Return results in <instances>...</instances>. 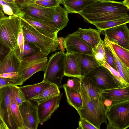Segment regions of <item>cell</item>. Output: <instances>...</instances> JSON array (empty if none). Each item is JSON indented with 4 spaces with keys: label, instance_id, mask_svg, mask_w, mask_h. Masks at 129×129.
<instances>
[{
    "label": "cell",
    "instance_id": "6da1fadb",
    "mask_svg": "<svg viewBox=\"0 0 129 129\" xmlns=\"http://www.w3.org/2000/svg\"><path fill=\"white\" fill-rule=\"evenodd\" d=\"M129 9L122 2L107 0L94 2L78 13L84 20L92 24L122 18H129Z\"/></svg>",
    "mask_w": 129,
    "mask_h": 129
},
{
    "label": "cell",
    "instance_id": "7a4b0ae2",
    "mask_svg": "<svg viewBox=\"0 0 129 129\" xmlns=\"http://www.w3.org/2000/svg\"><path fill=\"white\" fill-rule=\"evenodd\" d=\"M21 24L25 41L37 47L45 56L57 49L58 32L50 33L41 30L22 18Z\"/></svg>",
    "mask_w": 129,
    "mask_h": 129
},
{
    "label": "cell",
    "instance_id": "3957f363",
    "mask_svg": "<svg viewBox=\"0 0 129 129\" xmlns=\"http://www.w3.org/2000/svg\"><path fill=\"white\" fill-rule=\"evenodd\" d=\"M21 17L13 15L0 19V43L10 50H17V39L21 28Z\"/></svg>",
    "mask_w": 129,
    "mask_h": 129
},
{
    "label": "cell",
    "instance_id": "277c9868",
    "mask_svg": "<svg viewBox=\"0 0 129 129\" xmlns=\"http://www.w3.org/2000/svg\"><path fill=\"white\" fill-rule=\"evenodd\" d=\"M107 129H126L129 127V100L112 104L106 109Z\"/></svg>",
    "mask_w": 129,
    "mask_h": 129
},
{
    "label": "cell",
    "instance_id": "5b68a950",
    "mask_svg": "<svg viewBox=\"0 0 129 129\" xmlns=\"http://www.w3.org/2000/svg\"><path fill=\"white\" fill-rule=\"evenodd\" d=\"M65 53L60 50L52 54L44 71L43 80L56 85L59 89L63 87L61 80L64 76Z\"/></svg>",
    "mask_w": 129,
    "mask_h": 129
},
{
    "label": "cell",
    "instance_id": "8992f818",
    "mask_svg": "<svg viewBox=\"0 0 129 129\" xmlns=\"http://www.w3.org/2000/svg\"><path fill=\"white\" fill-rule=\"evenodd\" d=\"M80 93L83 104L81 107L77 111L80 118L89 122L98 129L100 128L101 124H108L107 118L104 117L96 109L87 92L81 85Z\"/></svg>",
    "mask_w": 129,
    "mask_h": 129
},
{
    "label": "cell",
    "instance_id": "52a82bcc",
    "mask_svg": "<svg viewBox=\"0 0 129 129\" xmlns=\"http://www.w3.org/2000/svg\"><path fill=\"white\" fill-rule=\"evenodd\" d=\"M84 76L89 78L102 91L121 88L115 77L108 69L104 66L99 65Z\"/></svg>",
    "mask_w": 129,
    "mask_h": 129
},
{
    "label": "cell",
    "instance_id": "ba28073f",
    "mask_svg": "<svg viewBox=\"0 0 129 129\" xmlns=\"http://www.w3.org/2000/svg\"><path fill=\"white\" fill-rule=\"evenodd\" d=\"M13 87L7 86L0 89V116L9 129H17L11 110L10 101Z\"/></svg>",
    "mask_w": 129,
    "mask_h": 129
},
{
    "label": "cell",
    "instance_id": "9c48e42d",
    "mask_svg": "<svg viewBox=\"0 0 129 129\" xmlns=\"http://www.w3.org/2000/svg\"><path fill=\"white\" fill-rule=\"evenodd\" d=\"M81 85L85 89L95 108L107 118L106 109L102 96L103 91L100 89L88 77L85 76L80 78Z\"/></svg>",
    "mask_w": 129,
    "mask_h": 129
},
{
    "label": "cell",
    "instance_id": "30bf717a",
    "mask_svg": "<svg viewBox=\"0 0 129 129\" xmlns=\"http://www.w3.org/2000/svg\"><path fill=\"white\" fill-rule=\"evenodd\" d=\"M19 108L25 129H37L40 123L37 106L26 100Z\"/></svg>",
    "mask_w": 129,
    "mask_h": 129
},
{
    "label": "cell",
    "instance_id": "8fae6325",
    "mask_svg": "<svg viewBox=\"0 0 129 129\" xmlns=\"http://www.w3.org/2000/svg\"><path fill=\"white\" fill-rule=\"evenodd\" d=\"M19 8L20 10L24 15L54 24L52 21V19L55 7L47 8L33 3L24 5L20 6Z\"/></svg>",
    "mask_w": 129,
    "mask_h": 129
},
{
    "label": "cell",
    "instance_id": "7c38bea8",
    "mask_svg": "<svg viewBox=\"0 0 129 129\" xmlns=\"http://www.w3.org/2000/svg\"><path fill=\"white\" fill-rule=\"evenodd\" d=\"M102 31L110 42L129 50V30L126 24Z\"/></svg>",
    "mask_w": 129,
    "mask_h": 129
},
{
    "label": "cell",
    "instance_id": "4fadbf2b",
    "mask_svg": "<svg viewBox=\"0 0 129 129\" xmlns=\"http://www.w3.org/2000/svg\"><path fill=\"white\" fill-rule=\"evenodd\" d=\"M63 45L68 53H78L92 55L91 49L81 39L77 31L68 34L65 37Z\"/></svg>",
    "mask_w": 129,
    "mask_h": 129
},
{
    "label": "cell",
    "instance_id": "5bb4252c",
    "mask_svg": "<svg viewBox=\"0 0 129 129\" xmlns=\"http://www.w3.org/2000/svg\"><path fill=\"white\" fill-rule=\"evenodd\" d=\"M102 96L106 109L112 104L129 100V86L103 90Z\"/></svg>",
    "mask_w": 129,
    "mask_h": 129
},
{
    "label": "cell",
    "instance_id": "9a60e30c",
    "mask_svg": "<svg viewBox=\"0 0 129 129\" xmlns=\"http://www.w3.org/2000/svg\"><path fill=\"white\" fill-rule=\"evenodd\" d=\"M63 93L37 105L40 123H44L50 119L53 113L59 106Z\"/></svg>",
    "mask_w": 129,
    "mask_h": 129
},
{
    "label": "cell",
    "instance_id": "2e32d148",
    "mask_svg": "<svg viewBox=\"0 0 129 129\" xmlns=\"http://www.w3.org/2000/svg\"><path fill=\"white\" fill-rule=\"evenodd\" d=\"M21 61L16 51L10 50L0 63V74L15 72L21 74Z\"/></svg>",
    "mask_w": 129,
    "mask_h": 129
},
{
    "label": "cell",
    "instance_id": "e0dca14e",
    "mask_svg": "<svg viewBox=\"0 0 129 129\" xmlns=\"http://www.w3.org/2000/svg\"><path fill=\"white\" fill-rule=\"evenodd\" d=\"M73 54L82 76L100 65L92 55L78 53Z\"/></svg>",
    "mask_w": 129,
    "mask_h": 129
},
{
    "label": "cell",
    "instance_id": "ac0fdd59",
    "mask_svg": "<svg viewBox=\"0 0 129 129\" xmlns=\"http://www.w3.org/2000/svg\"><path fill=\"white\" fill-rule=\"evenodd\" d=\"M81 39L91 49L95 47L102 40L101 32L90 27L85 29L79 28L77 31Z\"/></svg>",
    "mask_w": 129,
    "mask_h": 129
},
{
    "label": "cell",
    "instance_id": "d6986e66",
    "mask_svg": "<svg viewBox=\"0 0 129 129\" xmlns=\"http://www.w3.org/2000/svg\"><path fill=\"white\" fill-rule=\"evenodd\" d=\"M21 18L36 28L50 33L58 32L59 30L53 24L23 14Z\"/></svg>",
    "mask_w": 129,
    "mask_h": 129
},
{
    "label": "cell",
    "instance_id": "ffe728a7",
    "mask_svg": "<svg viewBox=\"0 0 129 129\" xmlns=\"http://www.w3.org/2000/svg\"><path fill=\"white\" fill-rule=\"evenodd\" d=\"M64 76L80 78L82 77L75 57L73 53H65Z\"/></svg>",
    "mask_w": 129,
    "mask_h": 129
},
{
    "label": "cell",
    "instance_id": "44dd1931",
    "mask_svg": "<svg viewBox=\"0 0 129 129\" xmlns=\"http://www.w3.org/2000/svg\"><path fill=\"white\" fill-rule=\"evenodd\" d=\"M60 93L57 86L55 84H51L30 100L36 102L39 104L52 99L58 95Z\"/></svg>",
    "mask_w": 129,
    "mask_h": 129
},
{
    "label": "cell",
    "instance_id": "7402d4cb",
    "mask_svg": "<svg viewBox=\"0 0 129 129\" xmlns=\"http://www.w3.org/2000/svg\"><path fill=\"white\" fill-rule=\"evenodd\" d=\"M68 13L67 10L59 5L55 7L52 21L59 31L66 27L69 22Z\"/></svg>",
    "mask_w": 129,
    "mask_h": 129
},
{
    "label": "cell",
    "instance_id": "603a6c76",
    "mask_svg": "<svg viewBox=\"0 0 129 129\" xmlns=\"http://www.w3.org/2000/svg\"><path fill=\"white\" fill-rule=\"evenodd\" d=\"M94 3L87 0H63L62 4L69 13L78 14Z\"/></svg>",
    "mask_w": 129,
    "mask_h": 129
},
{
    "label": "cell",
    "instance_id": "cb8c5ba5",
    "mask_svg": "<svg viewBox=\"0 0 129 129\" xmlns=\"http://www.w3.org/2000/svg\"><path fill=\"white\" fill-rule=\"evenodd\" d=\"M50 83L43 80L38 83L19 87L24 93L26 100L30 99L39 94L45 88L49 85Z\"/></svg>",
    "mask_w": 129,
    "mask_h": 129
},
{
    "label": "cell",
    "instance_id": "d4e9b609",
    "mask_svg": "<svg viewBox=\"0 0 129 129\" xmlns=\"http://www.w3.org/2000/svg\"><path fill=\"white\" fill-rule=\"evenodd\" d=\"M16 86H13V87L10 101L11 110L17 129H25L19 106L17 104L15 99Z\"/></svg>",
    "mask_w": 129,
    "mask_h": 129
},
{
    "label": "cell",
    "instance_id": "484cf974",
    "mask_svg": "<svg viewBox=\"0 0 129 129\" xmlns=\"http://www.w3.org/2000/svg\"><path fill=\"white\" fill-rule=\"evenodd\" d=\"M105 35L104 42L108 46L112 53L116 62L117 71L123 79L127 83H129V68L123 64L118 58L113 50L107 37L106 35Z\"/></svg>",
    "mask_w": 129,
    "mask_h": 129
},
{
    "label": "cell",
    "instance_id": "4316f807",
    "mask_svg": "<svg viewBox=\"0 0 129 129\" xmlns=\"http://www.w3.org/2000/svg\"><path fill=\"white\" fill-rule=\"evenodd\" d=\"M62 86L64 90L67 100L68 103L77 111L81 107L83 104L80 91L70 90L64 84Z\"/></svg>",
    "mask_w": 129,
    "mask_h": 129
},
{
    "label": "cell",
    "instance_id": "83f0119b",
    "mask_svg": "<svg viewBox=\"0 0 129 129\" xmlns=\"http://www.w3.org/2000/svg\"><path fill=\"white\" fill-rule=\"evenodd\" d=\"M48 61V60L39 62L21 70L23 82L36 72L41 71H44Z\"/></svg>",
    "mask_w": 129,
    "mask_h": 129
},
{
    "label": "cell",
    "instance_id": "f1b7e54d",
    "mask_svg": "<svg viewBox=\"0 0 129 129\" xmlns=\"http://www.w3.org/2000/svg\"><path fill=\"white\" fill-rule=\"evenodd\" d=\"M0 6L5 14L8 16L15 15L21 17L23 15L15 2L11 3L0 0Z\"/></svg>",
    "mask_w": 129,
    "mask_h": 129
},
{
    "label": "cell",
    "instance_id": "f546056e",
    "mask_svg": "<svg viewBox=\"0 0 129 129\" xmlns=\"http://www.w3.org/2000/svg\"><path fill=\"white\" fill-rule=\"evenodd\" d=\"M48 60L40 51L31 56L25 58L21 60V70L30 67L39 62Z\"/></svg>",
    "mask_w": 129,
    "mask_h": 129
},
{
    "label": "cell",
    "instance_id": "4dcf8cb0",
    "mask_svg": "<svg viewBox=\"0 0 129 129\" xmlns=\"http://www.w3.org/2000/svg\"><path fill=\"white\" fill-rule=\"evenodd\" d=\"M110 42L118 58L123 64L129 68V50L110 41Z\"/></svg>",
    "mask_w": 129,
    "mask_h": 129
},
{
    "label": "cell",
    "instance_id": "1f68e13d",
    "mask_svg": "<svg viewBox=\"0 0 129 129\" xmlns=\"http://www.w3.org/2000/svg\"><path fill=\"white\" fill-rule=\"evenodd\" d=\"M129 22V18H122L105 22H95L92 24L94 25L101 32L106 29Z\"/></svg>",
    "mask_w": 129,
    "mask_h": 129
},
{
    "label": "cell",
    "instance_id": "d6a6232c",
    "mask_svg": "<svg viewBox=\"0 0 129 129\" xmlns=\"http://www.w3.org/2000/svg\"><path fill=\"white\" fill-rule=\"evenodd\" d=\"M104 42L102 40L94 48L91 49L92 56L100 65L104 66L105 62Z\"/></svg>",
    "mask_w": 129,
    "mask_h": 129
},
{
    "label": "cell",
    "instance_id": "836d02e7",
    "mask_svg": "<svg viewBox=\"0 0 129 129\" xmlns=\"http://www.w3.org/2000/svg\"><path fill=\"white\" fill-rule=\"evenodd\" d=\"M40 51L38 48L33 44L25 41L23 52L20 53L16 52L19 58L21 60L25 58L37 53Z\"/></svg>",
    "mask_w": 129,
    "mask_h": 129
},
{
    "label": "cell",
    "instance_id": "e575fe53",
    "mask_svg": "<svg viewBox=\"0 0 129 129\" xmlns=\"http://www.w3.org/2000/svg\"><path fill=\"white\" fill-rule=\"evenodd\" d=\"M23 83L21 76L12 78H0V84L3 86L9 85H21Z\"/></svg>",
    "mask_w": 129,
    "mask_h": 129
},
{
    "label": "cell",
    "instance_id": "d590c367",
    "mask_svg": "<svg viewBox=\"0 0 129 129\" xmlns=\"http://www.w3.org/2000/svg\"><path fill=\"white\" fill-rule=\"evenodd\" d=\"M69 90L74 91L80 92L81 84L80 79L76 77H72L69 78L67 83L64 84Z\"/></svg>",
    "mask_w": 129,
    "mask_h": 129
},
{
    "label": "cell",
    "instance_id": "8d00e7d4",
    "mask_svg": "<svg viewBox=\"0 0 129 129\" xmlns=\"http://www.w3.org/2000/svg\"><path fill=\"white\" fill-rule=\"evenodd\" d=\"M104 46L105 62L111 67L117 71L115 58L112 52L108 46L104 42Z\"/></svg>",
    "mask_w": 129,
    "mask_h": 129
},
{
    "label": "cell",
    "instance_id": "74e56055",
    "mask_svg": "<svg viewBox=\"0 0 129 129\" xmlns=\"http://www.w3.org/2000/svg\"><path fill=\"white\" fill-rule=\"evenodd\" d=\"M104 66L107 68L114 76L117 80L119 85L121 87L129 86V83L126 82L122 77L119 73L111 67L106 62H105Z\"/></svg>",
    "mask_w": 129,
    "mask_h": 129
},
{
    "label": "cell",
    "instance_id": "f35d334b",
    "mask_svg": "<svg viewBox=\"0 0 129 129\" xmlns=\"http://www.w3.org/2000/svg\"><path fill=\"white\" fill-rule=\"evenodd\" d=\"M35 3L48 8L55 7L59 5L57 0H36Z\"/></svg>",
    "mask_w": 129,
    "mask_h": 129
},
{
    "label": "cell",
    "instance_id": "ab89813d",
    "mask_svg": "<svg viewBox=\"0 0 129 129\" xmlns=\"http://www.w3.org/2000/svg\"><path fill=\"white\" fill-rule=\"evenodd\" d=\"M24 42V39L21 27L17 39L18 48L16 50L17 52L20 53L23 52Z\"/></svg>",
    "mask_w": 129,
    "mask_h": 129
},
{
    "label": "cell",
    "instance_id": "60d3db41",
    "mask_svg": "<svg viewBox=\"0 0 129 129\" xmlns=\"http://www.w3.org/2000/svg\"><path fill=\"white\" fill-rule=\"evenodd\" d=\"M78 125L77 129H98L89 122L82 118H80Z\"/></svg>",
    "mask_w": 129,
    "mask_h": 129
},
{
    "label": "cell",
    "instance_id": "b9f144b4",
    "mask_svg": "<svg viewBox=\"0 0 129 129\" xmlns=\"http://www.w3.org/2000/svg\"><path fill=\"white\" fill-rule=\"evenodd\" d=\"M15 99L18 106L26 100L24 93L17 86H16Z\"/></svg>",
    "mask_w": 129,
    "mask_h": 129
},
{
    "label": "cell",
    "instance_id": "7bdbcfd3",
    "mask_svg": "<svg viewBox=\"0 0 129 129\" xmlns=\"http://www.w3.org/2000/svg\"><path fill=\"white\" fill-rule=\"evenodd\" d=\"M10 50L9 49L0 43V63Z\"/></svg>",
    "mask_w": 129,
    "mask_h": 129
},
{
    "label": "cell",
    "instance_id": "ee69618b",
    "mask_svg": "<svg viewBox=\"0 0 129 129\" xmlns=\"http://www.w3.org/2000/svg\"><path fill=\"white\" fill-rule=\"evenodd\" d=\"M20 76L21 74L18 72L8 73L0 74V78H12Z\"/></svg>",
    "mask_w": 129,
    "mask_h": 129
},
{
    "label": "cell",
    "instance_id": "f6af8a7d",
    "mask_svg": "<svg viewBox=\"0 0 129 129\" xmlns=\"http://www.w3.org/2000/svg\"><path fill=\"white\" fill-rule=\"evenodd\" d=\"M36 0H17L15 3L19 7L25 4L35 3Z\"/></svg>",
    "mask_w": 129,
    "mask_h": 129
},
{
    "label": "cell",
    "instance_id": "bcb514c9",
    "mask_svg": "<svg viewBox=\"0 0 129 129\" xmlns=\"http://www.w3.org/2000/svg\"><path fill=\"white\" fill-rule=\"evenodd\" d=\"M65 38L62 37H58V49L61 50L63 53H64L65 48L63 45V43Z\"/></svg>",
    "mask_w": 129,
    "mask_h": 129
},
{
    "label": "cell",
    "instance_id": "7dc6e473",
    "mask_svg": "<svg viewBox=\"0 0 129 129\" xmlns=\"http://www.w3.org/2000/svg\"><path fill=\"white\" fill-rule=\"evenodd\" d=\"M0 129H9L8 127L0 116Z\"/></svg>",
    "mask_w": 129,
    "mask_h": 129
},
{
    "label": "cell",
    "instance_id": "c3c4849f",
    "mask_svg": "<svg viewBox=\"0 0 129 129\" xmlns=\"http://www.w3.org/2000/svg\"><path fill=\"white\" fill-rule=\"evenodd\" d=\"M122 2L124 6L129 9V0H124Z\"/></svg>",
    "mask_w": 129,
    "mask_h": 129
},
{
    "label": "cell",
    "instance_id": "681fc988",
    "mask_svg": "<svg viewBox=\"0 0 129 129\" xmlns=\"http://www.w3.org/2000/svg\"><path fill=\"white\" fill-rule=\"evenodd\" d=\"M2 7L0 6V19L2 18L5 16Z\"/></svg>",
    "mask_w": 129,
    "mask_h": 129
},
{
    "label": "cell",
    "instance_id": "f907efd6",
    "mask_svg": "<svg viewBox=\"0 0 129 129\" xmlns=\"http://www.w3.org/2000/svg\"><path fill=\"white\" fill-rule=\"evenodd\" d=\"M90 1H92L94 2H96L100 1H107V0H87Z\"/></svg>",
    "mask_w": 129,
    "mask_h": 129
},
{
    "label": "cell",
    "instance_id": "816d5d0a",
    "mask_svg": "<svg viewBox=\"0 0 129 129\" xmlns=\"http://www.w3.org/2000/svg\"><path fill=\"white\" fill-rule=\"evenodd\" d=\"M6 2H11V3H14L17 0H3Z\"/></svg>",
    "mask_w": 129,
    "mask_h": 129
},
{
    "label": "cell",
    "instance_id": "f5cc1de1",
    "mask_svg": "<svg viewBox=\"0 0 129 129\" xmlns=\"http://www.w3.org/2000/svg\"><path fill=\"white\" fill-rule=\"evenodd\" d=\"M59 4H62V2L63 0H57Z\"/></svg>",
    "mask_w": 129,
    "mask_h": 129
},
{
    "label": "cell",
    "instance_id": "db71d44e",
    "mask_svg": "<svg viewBox=\"0 0 129 129\" xmlns=\"http://www.w3.org/2000/svg\"><path fill=\"white\" fill-rule=\"evenodd\" d=\"M4 87V86H3L2 85H1L0 84V89H1V88H2Z\"/></svg>",
    "mask_w": 129,
    "mask_h": 129
}]
</instances>
